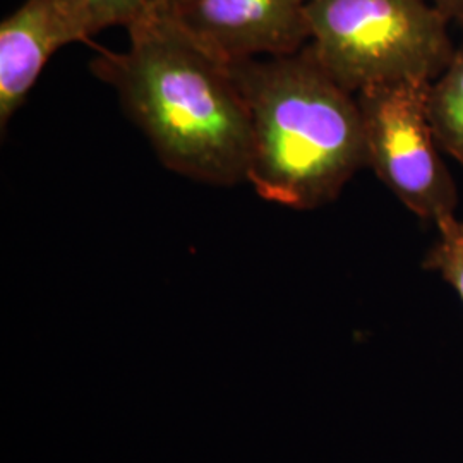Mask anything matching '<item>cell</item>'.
I'll use <instances>...</instances> for the list:
<instances>
[{
  "instance_id": "1",
  "label": "cell",
  "mask_w": 463,
  "mask_h": 463,
  "mask_svg": "<svg viewBox=\"0 0 463 463\" xmlns=\"http://www.w3.org/2000/svg\"><path fill=\"white\" fill-rule=\"evenodd\" d=\"M126 52L101 50L91 69L116 88L162 164L189 179L233 185L248 177L249 118L231 64L172 9L151 0Z\"/></svg>"
},
{
  "instance_id": "2",
  "label": "cell",
  "mask_w": 463,
  "mask_h": 463,
  "mask_svg": "<svg viewBox=\"0 0 463 463\" xmlns=\"http://www.w3.org/2000/svg\"><path fill=\"white\" fill-rule=\"evenodd\" d=\"M248 110V181L268 203L315 210L338 198L365 162L355 95L307 43L290 55L232 62Z\"/></svg>"
},
{
  "instance_id": "3",
  "label": "cell",
  "mask_w": 463,
  "mask_h": 463,
  "mask_svg": "<svg viewBox=\"0 0 463 463\" xmlns=\"http://www.w3.org/2000/svg\"><path fill=\"white\" fill-rule=\"evenodd\" d=\"M307 19L319 64L352 95L432 83L457 52L447 17L428 0H309Z\"/></svg>"
},
{
  "instance_id": "4",
  "label": "cell",
  "mask_w": 463,
  "mask_h": 463,
  "mask_svg": "<svg viewBox=\"0 0 463 463\" xmlns=\"http://www.w3.org/2000/svg\"><path fill=\"white\" fill-rule=\"evenodd\" d=\"M430 83L380 84L355 93L365 162L403 206L434 223L457 215L458 193L430 126Z\"/></svg>"
},
{
  "instance_id": "5",
  "label": "cell",
  "mask_w": 463,
  "mask_h": 463,
  "mask_svg": "<svg viewBox=\"0 0 463 463\" xmlns=\"http://www.w3.org/2000/svg\"><path fill=\"white\" fill-rule=\"evenodd\" d=\"M307 5L309 0H183L168 7L206 49L232 64L304 49L311 40Z\"/></svg>"
},
{
  "instance_id": "6",
  "label": "cell",
  "mask_w": 463,
  "mask_h": 463,
  "mask_svg": "<svg viewBox=\"0 0 463 463\" xmlns=\"http://www.w3.org/2000/svg\"><path fill=\"white\" fill-rule=\"evenodd\" d=\"M78 43L57 0H24L0 24V124L13 118L50 57Z\"/></svg>"
},
{
  "instance_id": "7",
  "label": "cell",
  "mask_w": 463,
  "mask_h": 463,
  "mask_svg": "<svg viewBox=\"0 0 463 463\" xmlns=\"http://www.w3.org/2000/svg\"><path fill=\"white\" fill-rule=\"evenodd\" d=\"M428 112L439 148L463 164V50L430 83Z\"/></svg>"
},
{
  "instance_id": "8",
  "label": "cell",
  "mask_w": 463,
  "mask_h": 463,
  "mask_svg": "<svg viewBox=\"0 0 463 463\" xmlns=\"http://www.w3.org/2000/svg\"><path fill=\"white\" fill-rule=\"evenodd\" d=\"M76 42H90L110 26L131 28L146 14L151 0H57Z\"/></svg>"
},
{
  "instance_id": "9",
  "label": "cell",
  "mask_w": 463,
  "mask_h": 463,
  "mask_svg": "<svg viewBox=\"0 0 463 463\" xmlns=\"http://www.w3.org/2000/svg\"><path fill=\"white\" fill-rule=\"evenodd\" d=\"M434 225L438 239L426 256L424 268L439 273L463 302V218L448 216Z\"/></svg>"
},
{
  "instance_id": "10",
  "label": "cell",
  "mask_w": 463,
  "mask_h": 463,
  "mask_svg": "<svg viewBox=\"0 0 463 463\" xmlns=\"http://www.w3.org/2000/svg\"><path fill=\"white\" fill-rule=\"evenodd\" d=\"M430 5H434L448 23H457L463 26V0H428Z\"/></svg>"
},
{
  "instance_id": "11",
  "label": "cell",
  "mask_w": 463,
  "mask_h": 463,
  "mask_svg": "<svg viewBox=\"0 0 463 463\" xmlns=\"http://www.w3.org/2000/svg\"><path fill=\"white\" fill-rule=\"evenodd\" d=\"M155 2H162V4H166V5H175V4H179L183 0H155Z\"/></svg>"
}]
</instances>
